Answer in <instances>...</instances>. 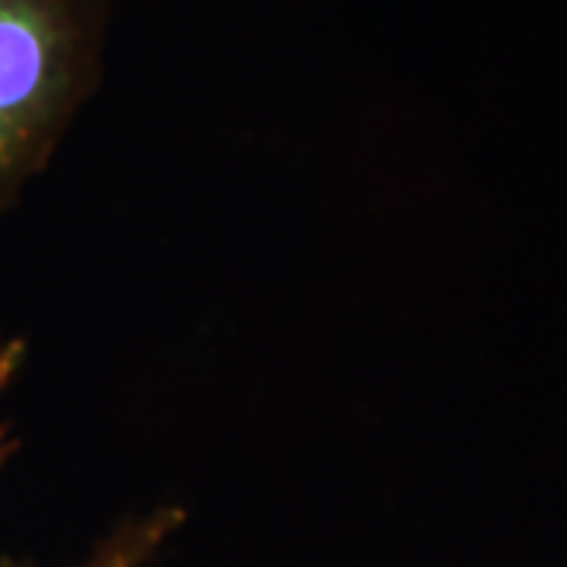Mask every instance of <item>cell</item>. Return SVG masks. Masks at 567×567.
I'll list each match as a JSON object with an SVG mask.
<instances>
[{"label":"cell","mask_w":567,"mask_h":567,"mask_svg":"<svg viewBox=\"0 0 567 567\" xmlns=\"http://www.w3.org/2000/svg\"><path fill=\"white\" fill-rule=\"evenodd\" d=\"M104 25L107 0H0V212L95 92Z\"/></svg>","instance_id":"1"},{"label":"cell","mask_w":567,"mask_h":567,"mask_svg":"<svg viewBox=\"0 0 567 567\" xmlns=\"http://www.w3.org/2000/svg\"><path fill=\"white\" fill-rule=\"evenodd\" d=\"M183 524V511L177 507H162L142 520L123 524L111 539H104L99 551L80 567H142L162 546L164 539ZM0 567H25L17 561H0Z\"/></svg>","instance_id":"2"},{"label":"cell","mask_w":567,"mask_h":567,"mask_svg":"<svg viewBox=\"0 0 567 567\" xmlns=\"http://www.w3.org/2000/svg\"><path fill=\"white\" fill-rule=\"evenodd\" d=\"M22 357H25V344L22 341H7V344L0 347V394L17 379ZM13 451H17V439H13L10 425H0V466L13 457Z\"/></svg>","instance_id":"3"}]
</instances>
